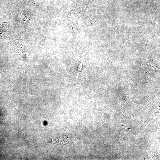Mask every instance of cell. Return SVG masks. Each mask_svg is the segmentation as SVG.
Masks as SVG:
<instances>
[{
    "label": "cell",
    "instance_id": "1",
    "mask_svg": "<svg viewBox=\"0 0 160 160\" xmlns=\"http://www.w3.org/2000/svg\"><path fill=\"white\" fill-rule=\"evenodd\" d=\"M83 69H84L83 68V63H82V61H80V62L79 65L77 67V69L76 70L75 77L76 80L77 77L79 73L82 72L83 70Z\"/></svg>",
    "mask_w": 160,
    "mask_h": 160
}]
</instances>
